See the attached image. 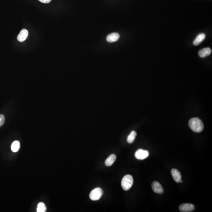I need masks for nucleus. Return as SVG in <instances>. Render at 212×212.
Listing matches in <instances>:
<instances>
[{
	"mask_svg": "<svg viewBox=\"0 0 212 212\" xmlns=\"http://www.w3.org/2000/svg\"><path fill=\"white\" fill-rule=\"evenodd\" d=\"M133 182V177L130 175H126L123 177L122 180V186L125 191H128L130 189Z\"/></svg>",
	"mask_w": 212,
	"mask_h": 212,
	"instance_id": "nucleus-2",
	"label": "nucleus"
},
{
	"mask_svg": "<svg viewBox=\"0 0 212 212\" xmlns=\"http://www.w3.org/2000/svg\"><path fill=\"white\" fill-rule=\"evenodd\" d=\"M120 35L118 33H113L109 34L107 37V40L108 42H116L119 39Z\"/></svg>",
	"mask_w": 212,
	"mask_h": 212,
	"instance_id": "nucleus-8",
	"label": "nucleus"
},
{
	"mask_svg": "<svg viewBox=\"0 0 212 212\" xmlns=\"http://www.w3.org/2000/svg\"><path fill=\"white\" fill-rule=\"evenodd\" d=\"M171 174L175 181L177 183H179L181 180V173L177 169H173L171 170Z\"/></svg>",
	"mask_w": 212,
	"mask_h": 212,
	"instance_id": "nucleus-9",
	"label": "nucleus"
},
{
	"mask_svg": "<svg viewBox=\"0 0 212 212\" xmlns=\"http://www.w3.org/2000/svg\"><path fill=\"white\" fill-rule=\"evenodd\" d=\"M28 35V31L26 29H23L20 31L18 35L17 36V40L19 42H24L27 39Z\"/></svg>",
	"mask_w": 212,
	"mask_h": 212,
	"instance_id": "nucleus-7",
	"label": "nucleus"
},
{
	"mask_svg": "<svg viewBox=\"0 0 212 212\" xmlns=\"http://www.w3.org/2000/svg\"><path fill=\"white\" fill-rule=\"evenodd\" d=\"M212 52L211 49L210 48H204V49H200L199 52V57L203 58L210 56Z\"/></svg>",
	"mask_w": 212,
	"mask_h": 212,
	"instance_id": "nucleus-10",
	"label": "nucleus"
},
{
	"mask_svg": "<svg viewBox=\"0 0 212 212\" xmlns=\"http://www.w3.org/2000/svg\"><path fill=\"white\" fill-rule=\"evenodd\" d=\"M20 142L19 141H14L11 145V149L13 152H17L20 149Z\"/></svg>",
	"mask_w": 212,
	"mask_h": 212,
	"instance_id": "nucleus-13",
	"label": "nucleus"
},
{
	"mask_svg": "<svg viewBox=\"0 0 212 212\" xmlns=\"http://www.w3.org/2000/svg\"><path fill=\"white\" fill-rule=\"evenodd\" d=\"M116 156L114 154H112L110 155L106 159L105 162V164L106 166H111L114 163L116 160Z\"/></svg>",
	"mask_w": 212,
	"mask_h": 212,
	"instance_id": "nucleus-11",
	"label": "nucleus"
},
{
	"mask_svg": "<svg viewBox=\"0 0 212 212\" xmlns=\"http://www.w3.org/2000/svg\"><path fill=\"white\" fill-rule=\"evenodd\" d=\"M5 121V117L4 115L2 114H0V127H1L4 124Z\"/></svg>",
	"mask_w": 212,
	"mask_h": 212,
	"instance_id": "nucleus-16",
	"label": "nucleus"
},
{
	"mask_svg": "<svg viewBox=\"0 0 212 212\" xmlns=\"http://www.w3.org/2000/svg\"><path fill=\"white\" fill-rule=\"evenodd\" d=\"M188 125L191 130L196 133H200L203 130L204 125L201 120L198 118H194L190 119Z\"/></svg>",
	"mask_w": 212,
	"mask_h": 212,
	"instance_id": "nucleus-1",
	"label": "nucleus"
},
{
	"mask_svg": "<svg viewBox=\"0 0 212 212\" xmlns=\"http://www.w3.org/2000/svg\"><path fill=\"white\" fill-rule=\"evenodd\" d=\"M38 1L43 3L47 4L50 2L52 0H38Z\"/></svg>",
	"mask_w": 212,
	"mask_h": 212,
	"instance_id": "nucleus-17",
	"label": "nucleus"
},
{
	"mask_svg": "<svg viewBox=\"0 0 212 212\" xmlns=\"http://www.w3.org/2000/svg\"><path fill=\"white\" fill-rule=\"evenodd\" d=\"M195 206L191 203H185L180 205L179 210L183 212H190L195 210Z\"/></svg>",
	"mask_w": 212,
	"mask_h": 212,
	"instance_id": "nucleus-5",
	"label": "nucleus"
},
{
	"mask_svg": "<svg viewBox=\"0 0 212 212\" xmlns=\"http://www.w3.org/2000/svg\"><path fill=\"white\" fill-rule=\"evenodd\" d=\"M103 193L104 192L101 188H96L90 192L89 196H90V199L92 200H98L101 199Z\"/></svg>",
	"mask_w": 212,
	"mask_h": 212,
	"instance_id": "nucleus-3",
	"label": "nucleus"
},
{
	"mask_svg": "<svg viewBox=\"0 0 212 212\" xmlns=\"http://www.w3.org/2000/svg\"><path fill=\"white\" fill-rule=\"evenodd\" d=\"M153 191L155 193L162 194L163 192V188L161 184L157 181L153 182L152 184Z\"/></svg>",
	"mask_w": 212,
	"mask_h": 212,
	"instance_id": "nucleus-6",
	"label": "nucleus"
},
{
	"mask_svg": "<svg viewBox=\"0 0 212 212\" xmlns=\"http://www.w3.org/2000/svg\"><path fill=\"white\" fill-rule=\"evenodd\" d=\"M136 135H137V133H136V132L135 131H133L128 136L127 139L128 142L129 144L133 143L135 140Z\"/></svg>",
	"mask_w": 212,
	"mask_h": 212,
	"instance_id": "nucleus-14",
	"label": "nucleus"
},
{
	"mask_svg": "<svg viewBox=\"0 0 212 212\" xmlns=\"http://www.w3.org/2000/svg\"><path fill=\"white\" fill-rule=\"evenodd\" d=\"M206 35L205 34H199L198 36L197 37L196 39L194 41L193 44L195 46H198L200 44L201 42L205 39Z\"/></svg>",
	"mask_w": 212,
	"mask_h": 212,
	"instance_id": "nucleus-12",
	"label": "nucleus"
},
{
	"mask_svg": "<svg viewBox=\"0 0 212 212\" xmlns=\"http://www.w3.org/2000/svg\"><path fill=\"white\" fill-rule=\"evenodd\" d=\"M46 211V207L45 203L43 202H40L38 204L37 207V212H45Z\"/></svg>",
	"mask_w": 212,
	"mask_h": 212,
	"instance_id": "nucleus-15",
	"label": "nucleus"
},
{
	"mask_svg": "<svg viewBox=\"0 0 212 212\" xmlns=\"http://www.w3.org/2000/svg\"><path fill=\"white\" fill-rule=\"evenodd\" d=\"M149 153L148 151L142 149L137 150L135 154V156L137 159L143 160L149 156Z\"/></svg>",
	"mask_w": 212,
	"mask_h": 212,
	"instance_id": "nucleus-4",
	"label": "nucleus"
}]
</instances>
